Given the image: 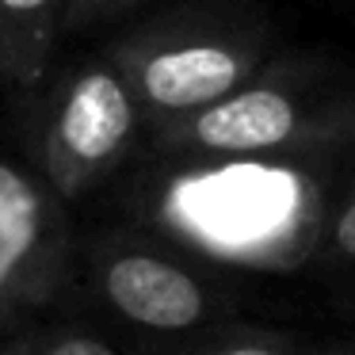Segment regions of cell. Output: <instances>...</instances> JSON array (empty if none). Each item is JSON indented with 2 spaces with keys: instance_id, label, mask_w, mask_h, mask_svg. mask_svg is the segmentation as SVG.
<instances>
[{
  "instance_id": "obj_1",
  "label": "cell",
  "mask_w": 355,
  "mask_h": 355,
  "mask_svg": "<svg viewBox=\"0 0 355 355\" xmlns=\"http://www.w3.org/2000/svg\"><path fill=\"white\" fill-rule=\"evenodd\" d=\"M344 157L153 161L141 184L153 230L218 268H309Z\"/></svg>"
},
{
  "instance_id": "obj_2",
  "label": "cell",
  "mask_w": 355,
  "mask_h": 355,
  "mask_svg": "<svg viewBox=\"0 0 355 355\" xmlns=\"http://www.w3.org/2000/svg\"><path fill=\"white\" fill-rule=\"evenodd\" d=\"M153 161L344 157L355 149V69L321 54H271L225 100L146 134Z\"/></svg>"
},
{
  "instance_id": "obj_3",
  "label": "cell",
  "mask_w": 355,
  "mask_h": 355,
  "mask_svg": "<svg viewBox=\"0 0 355 355\" xmlns=\"http://www.w3.org/2000/svg\"><path fill=\"white\" fill-rule=\"evenodd\" d=\"M146 134L237 92L275 54V27L245 0H180L103 42Z\"/></svg>"
},
{
  "instance_id": "obj_4",
  "label": "cell",
  "mask_w": 355,
  "mask_h": 355,
  "mask_svg": "<svg viewBox=\"0 0 355 355\" xmlns=\"http://www.w3.org/2000/svg\"><path fill=\"white\" fill-rule=\"evenodd\" d=\"M130 344H161L237 313V291L222 268L141 225H107L77 241L73 279Z\"/></svg>"
},
{
  "instance_id": "obj_5",
  "label": "cell",
  "mask_w": 355,
  "mask_h": 355,
  "mask_svg": "<svg viewBox=\"0 0 355 355\" xmlns=\"http://www.w3.org/2000/svg\"><path fill=\"white\" fill-rule=\"evenodd\" d=\"M31 111L35 172L62 202L92 195L146 141L138 100L107 50L54 69Z\"/></svg>"
},
{
  "instance_id": "obj_6",
  "label": "cell",
  "mask_w": 355,
  "mask_h": 355,
  "mask_svg": "<svg viewBox=\"0 0 355 355\" xmlns=\"http://www.w3.org/2000/svg\"><path fill=\"white\" fill-rule=\"evenodd\" d=\"M73 263L77 237L65 202L35 168L0 157V336L62 298Z\"/></svg>"
},
{
  "instance_id": "obj_7",
  "label": "cell",
  "mask_w": 355,
  "mask_h": 355,
  "mask_svg": "<svg viewBox=\"0 0 355 355\" xmlns=\"http://www.w3.org/2000/svg\"><path fill=\"white\" fill-rule=\"evenodd\" d=\"M69 0H0V88L31 103L58 69Z\"/></svg>"
},
{
  "instance_id": "obj_8",
  "label": "cell",
  "mask_w": 355,
  "mask_h": 355,
  "mask_svg": "<svg viewBox=\"0 0 355 355\" xmlns=\"http://www.w3.org/2000/svg\"><path fill=\"white\" fill-rule=\"evenodd\" d=\"M309 340L291 329L241 321L237 313L218 324L161 344H130L134 355H306Z\"/></svg>"
},
{
  "instance_id": "obj_9",
  "label": "cell",
  "mask_w": 355,
  "mask_h": 355,
  "mask_svg": "<svg viewBox=\"0 0 355 355\" xmlns=\"http://www.w3.org/2000/svg\"><path fill=\"white\" fill-rule=\"evenodd\" d=\"M309 268L355 283V149L340 164L336 184L329 191V207H324V222L317 233Z\"/></svg>"
},
{
  "instance_id": "obj_10",
  "label": "cell",
  "mask_w": 355,
  "mask_h": 355,
  "mask_svg": "<svg viewBox=\"0 0 355 355\" xmlns=\"http://www.w3.org/2000/svg\"><path fill=\"white\" fill-rule=\"evenodd\" d=\"M16 355H134L119 336H107L103 329L85 321H46L24 324L12 332Z\"/></svg>"
},
{
  "instance_id": "obj_11",
  "label": "cell",
  "mask_w": 355,
  "mask_h": 355,
  "mask_svg": "<svg viewBox=\"0 0 355 355\" xmlns=\"http://www.w3.org/2000/svg\"><path fill=\"white\" fill-rule=\"evenodd\" d=\"M146 0H69L65 12V35H88L96 27L111 24V19L126 16V12L141 8Z\"/></svg>"
},
{
  "instance_id": "obj_12",
  "label": "cell",
  "mask_w": 355,
  "mask_h": 355,
  "mask_svg": "<svg viewBox=\"0 0 355 355\" xmlns=\"http://www.w3.org/2000/svg\"><path fill=\"white\" fill-rule=\"evenodd\" d=\"M306 355H355V340H332V344H313L309 340Z\"/></svg>"
},
{
  "instance_id": "obj_13",
  "label": "cell",
  "mask_w": 355,
  "mask_h": 355,
  "mask_svg": "<svg viewBox=\"0 0 355 355\" xmlns=\"http://www.w3.org/2000/svg\"><path fill=\"white\" fill-rule=\"evenodd\" d=\"M0 355H16V340H12V332L8 336H0Z\"/></svg>"
},
{
  "instance_id": "obj_14",
  "label": "cell",
  "mask_w": 355,
  "mask_h": 355,
  "mask_svg": "<svg viewBox=\"0 0 355 355\" xmlns=\"http://www.w3.org/2000/svg\"><path fill=\"white\" fill-rule=\"evenodd\" d=\"M347 302H352V309H355V283H352V291H347Z\"/></svg>"
}]
</instances>
